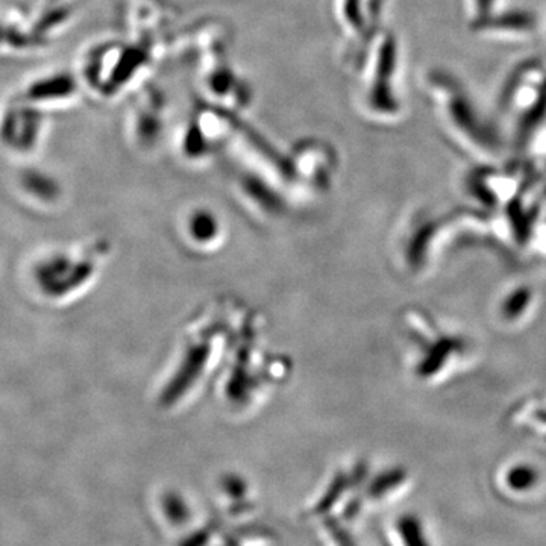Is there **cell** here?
Returning a JSON list of instances; mask_svg holds the SVG:
<instances>
[{
  "label": "cell",
  "mask_w": 546,
  "mask_h": 546,
  "mask_svg": "<svg viewBox=\"0 0 546 546\" xmlns=\"http://www.w3.org/2000/svg\"><path fill=\"white\" fill-rule=\"evenodd\" d=\"M166 513L169 516L170 521H173V524H184L186 519L189 518V512H187L186 506L184 504L178 503L176 501H169L166 504Z\"/></svg>",
  "instance_id": "277c9868"
},
{
  "label": "cell",
  "mask_w": 546,
  "mask_h": 546,
  "mask_svg": "<svg viewBox=\"0 0 546 546\" xmlns=\"http://www.w3.org/2000/svg\"><path fill=\"white\" fill-rule=\"evenodd\" d=\"M208 539H210V534L207 531H201V533L189 537L181 546H202L205 542H208Z\"/></svg>",
  "instance_id": "8992f818"
},
{
  "label": "cell",
  "mask_w": 546,
  "mask_h": 546,
  "mask_svg": "<svg viewBox=\"0 0 546 546\" xmlns=\"http://www.w3.org/2000/svg\"><path fill=\"white\" fill-rule=\"evenodd\" d=\"M331 528H333L334 537H336L337 542L340 543L342 546H355L354 540L349 537V534L346 533V531H343L342 528L339 527H333V525H330Z\"/></svg>",
  "instance_id": "5b68a950"
},
{
  "label": "cell",
  "mask_w": 546,
  "mask_h": 546,
  "mask_svg": "<svg viewBox=\"0 0 546 546\" xmlns=\"http://www.w3.org/2000/svg\"><path fill=\"white\" fill-rule=\"evenodd\" d=\"M506 480L510 489L516 490V492H528L536 486L539 474L531 466L519 465L507 472Z\"/></svg>",
  "instance_id": "7a4b0ae2"
},
{
  "label": "cell",
  "mask_w": 546,
  "mask_h": 546,
  "mask_svg": "<svg viewBox=\"0 0 546 546\" xmlns=\"http://www.w3.org/2000/svg\"><path fill=\"white\" fill-rule=\"evenodd\" d=\"M396 528H398L399 536H401L405 546H431L418 516H402V518L398 519Z\"/></svg>",
  "instance_id": "6da1fadb"
},
{
  "label": "cell",
  "mask_w": 546,
  "mask_h": 546,
  "mask_svg": "<svg viewBox=\"0 0 546 546\" xmlns=\"http://www.w3.org/2000/svg\"><path fill=\"white\" fill-rule=\"evenodd\" d=\"M402 480H404V474H402V472H392V474L386 475V477L381 478L378 483H375L374 495H383L387 490L398 486Z\"/></svg>",
  "instance_id": "3957f363"
}]
</instances>
